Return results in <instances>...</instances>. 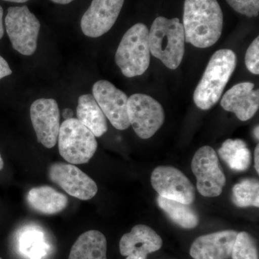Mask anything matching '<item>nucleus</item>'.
<instances>
[{
    "label": "nucleus",
    "instance_id": "obj_1",
    "mask_svg": "<svg viewBox=\"0 0 259 259\" xmlns=\"http://www.w3.org/2000/svg\"><path fill=\"white\" fill-rule=\"evenodd\" d=\"M182 25L185 41L199 49L212 47L222 35V9L217 0H185Z\"/></svg>",
    "mask_w": 259,
    "mask_h": 259
},
{
    "label": "nucleus",
    "instance_id": "obj_19",
    "mask_svg": "<svg viewBox=\"0 0 259 259\" xmlns=\"http://www.w3.org/2000/svg\"><path fill=\"white\" fill-rule=\"evenodd\" d=\"M76 116L85 127H88L95 137H101L106 134L107 119L98 104L91 95H83L79 97Z\"/></svg>",
    "mask_w": 259,
    "mask_h": 259
},
{
    "label": "nucleus",
    "instance_id": "obj_31",
    "mask_svg": "<svg viewBox=\"0 0 259 259\" xmlns=\"http://www.w3.org/2000/svg\"><path fill=\"white\" fill-rule=\"evenodd\" d=\"M4 1L10 2V3H24L29 1V0H4Z\"/></svg>",
    "mask_w": 259,
    "mask_h": 259
},
{
    "label": "nucleus",
    "instance_id": "obj_29",
    "mask_svg": "<svg viewBox=\"0 0 259 259\" xmlns=\"http://www.w3.org/2000/svg\"><path fill=\"white\" fill-rule=\"evenodd\" d=\"M73 116H74V112H73V110H71V109L66 108L63 110V117H64L65 120L74 118Z\"/></svg>",
    "mask_w": 259,
    "mask_h": 259
},
{
    "label": "nucleus",
    "instance_id": "obj_22",
    "mask_svg": "<svg viewBox=\"0 0 259 259\" xmlns=\"http://www.w3.org/2000/svg\"><path fill=\"white\" fill-rule=\"evenodd\" d=\"M258 181L247 179L233 188V201L239 207H259Z\"/></svg>",
    "mask_w": 259,
    "mask_h": 259
},
{
    "label": "nucleus",
    "instance_id": "obj_30",
    "mask_svg": "<svg viewBox=\"0 0 259 259\" xmlns=\"http://www.w3.org/2000/svg\"><path fill=\"white\" fill-rule=\"evenodd\" d=\"M51 1L54 2L56 4L67 5L74 1V0H51Z\"/></svg>",
    "mask_w": 259,
    "mask_h": 259
},
{
    "label": "nucleus",
    "instance_id": "obj_27",
    "mask_svg": "<svg viewBox=\"0 0 259 259\" xmlns=\"http://www.w3.org/2000/svg\"><path fill=\"white\" fill-rule=\"evenodd\" d=\"M255 168L257 173H259V145H257L254 151Z\"/></svg>",
    "mask_w": 259,
    "mask_h": 259
},
{
    "label": "nucleus",
    "instance_id": "obj_23",
    "mask_svg": "<svg viewBox=\"0 0 259 259\" xmlns=\"http://www.w3.org/2000/svg\"><path fill=\"white\" fill-rule=\"evenodd\" d=\"M231 257L232 259H259L255 238L247 232L238 233Z\"/></svg>",
    "mask_w": 259,
    "mask_h": 259
},
{
    "label": "nucleus",
    "instance_id": "obj_2",
    "mask_svg": "<svg viewBox=\"0 0 259 259\" xmlns=\"http://www.w3.org/2000/svg\"><path fill=\"white\" fill-rule=\"evenodd\" d=\"M236 63V54L230 49H221L213 54L194 91V102L198 108L209 110L219 101Z\"/></svg>",
    "mask_w": 259,
    "mask_h": 259
},
{
    "label": "nucleus",
    "instance_id": "obj_14",
    "mask_svg": "<svg viewBox=\"0 0 259 259\" xmlns=\"http://www.w3.org/2000/svg\"><path fill=\"white\" fill-rule=\"evenodd\" d=\"M163 240L146 225H137L120 241V251L126 259H148V255L161 249Z\"/></svg>",
    "mask_w": 259,
    "mask_h": 259
},
{
    "label": "nucleus",
    "instance_id": "obj_9",
    "mask_svg": "<svg viewBox=\"0 0 259 259\" xmlns=\"http://www.w3.org/2000/svg\"><path fill=\"white\" fill-rule=\"evenodd\" d=\"M151 185L158 195L182 203L191 204L195 199V189L188 178L173 166H158L153 170Z\"/></svg>",
    "mask_w": 259,
    "mask_h": 259
},
{
    "label": "nucleus",
    "instance_id": "obj_7",
    "mask_svg": "<svg viewBox=\"0 0 259 259\" xmlns=\"http://www.w3.org/2000/svg\"><path fill=\"white\" fill-rule=\"evenodd\" d=\"M130 124L139 138L148 139L161 128L165 113L161 104L144 94H134L127 100Z\"/></svg>",
    "mask_w": 259,
    "mask_h": 259
},
{
    "label": "nucleus",
    "instance_id": "obj_28",
    "mask_svg": "<svg viewBox=\"0 0 259 259\" xmlns=\"http://www.w3.org/2000/svg\"><path fill=\"white\" fill-rule=\"evenodd\" d=\"M5 33L4 25H3V9L0 6V40Z\"/></svg>",
    "mask_w": 259,
    "mask_h": 259
},
{
    "label": "nucleus",
    "instance_id": "obj_4",
    "mask_svg": "<svg viewBox=\"0 0 259 259\" xmlns=\"http://www.w3.org/2000/svg\"><path fill=\"white\" fill-rule=\"evenodd\" d=\"M149 30L137 23L124 34L115 54V62L126 77L141 76L149 67Z\"/></svg>",
    "mask_w": 259,
    "mask_h": 259
},
{
    "label": "nucleus",
    "instance_id": "obj_21",
    "mask_svg": "<svg viewBox=\"0 0 259 259\" xmlns=\"http://www.w3.org/2000/svg\"><path fill=\"white\" fill-rule=\"evenodd\" d=\"M158 205L177 226L185 229H193L198 226V214L190 204L163 198L158 196Z\"/></svg>",
    "mask_w": 259,
    "mask_h": 259
},
{
    "label": "nucleus",
    "instance_id": "obj_15",
    "mask_svg": "<svg viewBox=\"0 0 259 259\" xmlns=\"http://www.w3.org/2000/svg\"><path fill=\"white\" fill-rule=\"evenodd\" d=\"M237 235L236 231L226 230L199 236L191 245L190 255L194 259L230 258Z\"/></svg>",
    "mask_w": 259,
    "mask_h": 259
},
{
    "label": "nucleus",
    "instance_id": "obj_17",
    "mask_svg": "<svg viewBox=\"0 0 259 259\" xmlns=\"http://www.w3.org/2000/svg\"><path fill=\"white\" fill-rule=\"evenodd\" d=\"M30 207L37 212L44 214H54L61 212L67 207L69 199L49 186H40L30 189L27 194Z\"/></svg>",
    "mask_w": 259,
    "mask_h": 259
},
{
    "label": "nucleus",
    "instance_id": "obj_34",
    "mask_svg": "<svg viewBox=\"0 0 259 259\" xmlns=\"http://www.w3.org/2000/svg\"><path fill=\"white\" fill-rule=\"evenodd\" d=\"M0 259H3V258H0Z\"/></svg>",
    "mask_w": 259,
    "mask_h": 259
},
{
    "label": "nucleus",
    "instance_id": "obj_24",
    "mask_svg": "<svg viewBox=\"0 0 259 259\" xmlns=\"http://www.w3.org/2000/svg\"><path fill=\"white\" fill-rule=\"evenodd\" d=\"M237 13L248 18L257 17L259 13V0H226Z\"/></svg>",
    "mask_w": 259,
    "mask_h": 259
},
{
    "label": "nucleus",
    "instance_id": "obj_16",
    "mask_svg": "<svg viewBox=\"0 0 259 259\" xmlns=\"http://www.w3.org/2000/svg\"><path fill=\"white\" fill-rule=\"evenodd\" d=\"M254 87V83L248 81L235 85L223 95L221 107L233 112L240 120H250L259 107V92Z\"/></svg>",
    "mask_w": 259,
    "mask_h": 259
},
{
    "label": "nucleus",
    "instance_id": "obj_3",
    "mask_svg": "<svg viewBox=\"0 0 259 259\" xmlns=\"http://www.w3.org/2000/svg\"><path fill=\"white\" fill-rule=\"evenodd\" d=\"M151 54L168 69L180 66L185 52V35L180 19L158 17L149 31Z\"/></svg>",
    "mask_w": 259,
    "mask_h": 259
},
{
    "label": "nucleus",
    "instance_id": "obj_12",
    "mask_svg": "<svg viewBox=\"0 0 259 259\" xmlns=\"http://www.w3.org/2000/svg\"><path fill=\"white\" fill-rule=\"evenodd\" d=\"M32 127L37 141L47 148L56 146L60 129V111L54 99L35 100L30 109Z\"/></svg>",
    "mask_w": 259,
    "mask_h": 259
},
{
    "label": "nucleus",
    "instance_id": "obj_11",
    "mask_svg": "<svg viewBox=\"0 0 259 259\" xmlns=\"http://www.w3.org/2000/svg\"><path fill=\"white\" fill-rule=\"evenodd\" d=\"M49 176L66 193L81 200L93 198L98 191L96 182L71 163H53L49 168Z\"/></svg>",
    "mask_w": 259,
    "mask_h": 259
},
{
    "label": "nucleus",
    "instance_id": "obj_26",
    "mask_svg": "<svg viewBox=\"0 0 259 259\" xmlns=\"http://www.w3.org/2000/svg\"><path fill=\"white\" fill-rule=\"evenodd\" d=\"M13 74V71L10 69L9 64L4 58L0 56V79Z\"/></svg>",
    "mask_w": 259,
    "mask_h": 259
},
{
    "label": "nucleus",
    "instance_id": "obj_6",
    "mask_svg": "<svg viewBox=\"0 0 259 259\" xmlns=\"http://www.w3.org/2000/svg\"><path fill=\"white\" fill-rule=\"evenodd\" d=\"M5 22L13 49L24 56L35 54L40 23L28 7H10Z\"/></svg>",
    "mask_w": 259,
    "mask_h": 259
},
{
    "label": "nucleus",
    "instance_id": "obj_5",
    "mask_svg": "<svg viewBox=\"0 0 259 259\" xmlns=\"http://www.w3.org/2000/svg\"><path fill=\"white\" fill-rule=\"evenodd\" d=\"M58 141L61 157L74 165L90 161L98 146L95 135L76 118L62 122Z\"/></svg>",
    "mask_w": 259,
    "mask_h": 259
},
{
    "label": "nucleus",
    "instance_id": "obj_33",
    "mask_svg": "<svg viewBox=\"0 0 259 259\" xmlns=\"http://www.w3.org/2000/svg\"><path fill=\"white\" fill-rule=\"evenodd\" d=\"M4 168V161H3V158H2L1 155H0V171L3 169Z\"/></svg>",
    "mask_w": 259,
    "mask_h": 259
},
{
    "label": "nucleus",
    "instance_id": "obj_8",
    "mask_svg": "<svg viewBox=\"0 0 259 259\" xmlns=\"http://www.w3.org/2000/svg\"><path fill=\"white\" fill-rule=\"evenodd\" d=\"M215 151L210 146L199 148L192 161V171L197 178L199 194L216 197L222 194L226 178L221 169Z\"/></svg>",
    "mask_w": 259,
    "mask_h": 259
},
{
    "label": "nucleus",
    "instance_id": "obj_25",
    "mask_svg": "<svg viewBox=\"0 0 259 259\" xmlns=\"http://www.w3.org/2000/svg\"><path fill=\"white\" fill-rule=\"evenodd\" d=\"M245 64L247 69L252 74H259V37H256L252 42L245 56Z\"/></svg>",
    "mask_w": 259,
    "mask_h": 259
},
{
    "label": "nucleus",
    "instance_id": "obj_32",
    "mask_svg": "<svg viewBox=\"0 0 259 259\" xmlns=\"http://www.w3.org/2000/svg\"><path fill=\"white\" fill-rule=\"evenodd\" d=\"M253 134H254V136L255 139L257 140H258V126L257 125L256 127L254 128V132H253Z\"/></svg>",
    "mask_w": 259,
    "mask_h": 259
},
{
    "label": "nucleus",
    "instance_id": "obj_20",
    "mask_svg": "<svg viewBox=\"0 0 259 259\" xmlns=\"http://www.w3.org/2000/svg\"><path fill=\"white\" fill-rule=\"evenodd\" d=\"M218 153L228 166L234 171H246L251 163V153L243 140H226Z\"/></svg>",
    "mask_w": 259,
    "mask_h": 259
},
{
    "label": "nucleus",
    "instance_id": "obj_10",
    "mask_svg": "<svg viewBox=\"0 0 259 259\" xmlns=\"http://www.w3.org/2000/svg\"><path fill=\"white\" fill-rule=\"evenodd\" d=\"M93 96L104 115L116 129L128 128L127 114L128 97L107 80H100L93 85Z\"/></svg>",
    "mask_w": 259,
    "mask_h": 259
},
{
    "label": "nucleus",
    "instance_id": "obj_18",
    "mask_svg": "<svg viewBox=\"0 0 259 259\" xmlns=\"http://www.w3.org/2000/svg\"><path fill=\"white\" fill-rule=\"evenodd\" d=\"M69 259H107V240L95 230L85 232L71 247Z\"/></svg>",
    "mask_w": 259,
    "mask_h": 259
},
{
    "label": "nucleus",
    "instance_id": "obj_13",
    "mask_svg": "<svg viewBox=\"0 0 259 259\" xmlns=\"http://www.w3.org/2000/svg\"><path fill=\"white\" fill-rule=\"evenodd\" d=\"M125 0H93L81 20L83 33L98 37L106 33L115 25Z\"/></svg>",
    "mask_w": 259,
    "mask_h": 259
}]
</instances>
